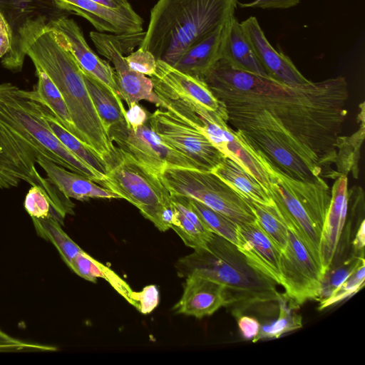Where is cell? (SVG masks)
<instances>
[{
	"label": "cell",
	"instance_id": "1",
	"mask_svg": "<svg viewBox=\"0 0 365 365\" xmlns=\"http://www.w3.org/2000/svg\"><path fill=\"white\" fill-rule=\"evenodd\" d=\"M203 81L223 104L229 126L272 169L309 182L344 175V77L288 85L220 59Z\"/></svg>",
	"mask_w": 365,
	"mask_h": 365
},
{
	"label": "cell",
	"instance_id": "2",
	"mask_svg": "<svg viewBox=\"0 0 365 365\" xmlns=\"http://www.w3.org/2000/svg\"><path fill=\"white\" fill-rule=\"evenodd\" d=\"M45 157L98 183L103 175L73 154L55 135L43 114V104L31 91L11 83H0V188L17 187L21 181L43 190L56 210L65 218L74 204L36 168Z\"/></svg>",
	"mask_w": 365,
	"mask_h": 365
},
{
	"label": "cell",
	"instance_id": "3",
	"mask_svg": "<svg viewBox=\"0 0 365 365\" xmlns=\"http://www.w3.org/2000/svg\"><path fill=\"white\" fill-rule=\"evenodd\" d=\"M26 56L58 89L83 141L103 160L108 158L115 145L89 96L83 71L70 52L56 39L46 20L26 24L19 33L14 49L4 56L1 63L5 68L19 72Z\"/></svg>",
	"mask_w": 365,
	"mask_h": 365
},
{
	"label": "cell",
	"instance_id": "4",
	"mask_svg": "<svg viewBox=\"0 0 365 365\" xmlns=\"http://www.w3.org/2000/svg\"><path fill=\"white\" fill-rule=\"evenodd\" d=\"M175 267L180 277L197 276L223 285L236 317L252 306L279 302L284 297L277 284L251 264L235 245L215 233L205 247L180 258Z\"/></svg>",
	"mask_w": 365,
	"mask_h": 365
},
{
	"label": "cell",
	"instance_id": "5",
	"mask_svg": "<svg viewBox=\"0 0 365 365\" xmlns=\"http://www.w3.org/2000/svg\"><path fill=\"white\" fill-rule=\"evenodd\" d=\"M237 0H158L140 47L173 66L192 45L234 15Z\"/></svg>",
	"mask_w": 365,
	"mask_h": 365
},
{
	"label": "cell",
	"instance_id": "6",
	"mask_svg": "<svg viewBox=\"0 0 365 365\" xmlns=\"http://www.w3.org/2000/svg\"><path fill=\"white\" fill-rule=\"evenodd\" d=\"M104 161L106 173L98 183L135 206L160 231L170 229L174 208L159 177L118 147Z\"/></svg>",
	"mask_w": 365,
	"mask_h": 365
},
{
	"label": "cell",
	"instance_id": "7",
	"mask_svg": "<svg viewBox=\"0 0 365 365\" xmlns=\"http://www.w3.org/2000/svg\"><path fill=\"white\" fill-rule=\"evenodd\" d=\"M158 177L170 195L195 199L237 224L256 221L250 200L236 192L212 171L170 168Z\"/></svg>",
	"mask_w": 365,
	"mask_h": 365
},
{
	"label": "cell",
	"instance_id": "8",
	"mask_svg": "<svg viewBox=\"0 0 365 365\" xmlns=\"http://www.w3.org/2000/svg\"><path fill=\"white\" fill-rule=\"evenodd\" d=\"M186 101L180 118L203 133L225 157L252 175L269 193L272 170L268 164L225 120L198 104Z\"/></svg>",
	"mask_w": 365,
	"mask_h": 365
},
{
	"label": "cell",
	"instance_id": "9",
	"mask_svg": "<svg viewBox=\"0 0 365 365\" xmlns=\"http://www.w3.org/2000/svg\"><path fill=\"white\" fill-rule=\"evenodd\" d=\"M113 143L156 175L170 168L200 170L198 165L167 145L146 123L133 129L127 120L108 130Z\"/></svg>",
	"mask_w": 365,
	"mask_h": 365
},
{
	"label": "cell",
	"instance_id": "10",
	"mask_svg": "<svg viewBox=\"0 0 365 365\" xmlns=\"http://www.w3.org/2000/svg\"><path fill=\"white\" fill-rule=\"evenodd\" d=\"M148 123L167 145L201 170L212 171L225 157L203 133L169 110L158 108L149 115Z\"/></svg>",
	"mask_w": 365,
	"mask_h": 365
},
{
	"label": "cell",
	"instance_id": "11",
	"mask_svg": "<svg viewBox=\"0 0 365 365\" xmlns=\"http://www.w3.org/2000/svg\"><path fill=\"white\" fill-rule=\"evenodd\" d=\"M280 285L294 305L317 300L324 271L297 235L288 228V239L279 260Z\"/></svg>",
	"mask_w": 365,
	"mask_h": 365
},
{
	"label": "cell",
	"instance_id": "12",
	"mask_svg": "<svg viewBox=\"0 0 365 365\" xmlns=\"http://www.w3.org/2000/svg\"><path fill=\"white\" fill-rule=\"evenodd\" d=\"M138 34L115 35L91 31L90 38L97 51L114 66L119 96L128 106L145 100L160 107L161 101L153 91L152 80L133 71L124 56L125 45H130L131 40Z\"/></svg>",
	"mask_w": 365,
	"mask_h": 365
},
{
	"label": "cell",
	"instance_id": "13",
	"mask_svg": "<svg viewBox=\"0 0 365 365\" xmlns=\"http://www.w3.org/2000/svg\"><path fill=\"white\" fill-rule=\"evenodd\" d=\"M150 79L158 98L192 101L227 122L223 104L202 79L184 73L161 60H157L156 70Z\"/></svg>",
	"mask_w": 365,
	"mask_h": 365
},
{
	"label": "cell",
	"instance_id": "14",
	"mask_svg": "<svg viewBox=\"0 0 365 365\" xmlns=\"http://www.w3.org/2000/svg\"><path fill=\"white\" fill-rule=\"evenodd\" d=\"M56 39L73 56L80 68L119 95L113 68L98 57L88 45L81 29L68 16L47 24Z\"/></svg>",
	"mask_w": 365,
	"mask_h": 365
},
{
	"label": "cell",
	"instance_id": "15",
	"mask_svg": "<svg viewBox=\"0 0 365 365\" xmlns=\"http://www.w3.org/2000/svg\"><path fill=\"white\" fill-rule=\"evenodd\" d=\"M56 6L87 19L99 32L115 35L143 31V19L133 10L121 11L103 6L92 0H53Z\"/></svg>",
	"mask_w": 365,
	"mask_h": 365
},
{
	"label": "cell",
	"instance_id": "16",
	"mask_svg": "<svg viewBox=\"0 0 365 365\" xmlns=\"http://www.w3.org/2000/svg\"><path fill=\"white\" fill-rule=\"evenodd\" d=\"M241 26L258 61L269 77L288 85L301 84L309 81L287 56L272 47L255 16L243 21Z\"/></svg>",
	"mask_w": 365,
	"mask_h": 365
},
{
	"label": "cell",
	"instance_id": "17",
	"mask_svg": "<svg viewBox=\"0 0 365 365\" xmlns=\"http://www.w3.org/2000/svg\"><path fill=\"white\" fill-rule=\"evenodd\" d=\"M230 304V296L223 285L208 279L190 276L185 278L182 295L173 310L178 314L202 319Z\"/></svg>",
	"mask_w": 365,
	"mask_h": 365
},
{
	"label": "cell",
	"instance_id": "18",
	"mask_svg": "<svg viewBox=\"0 0 365 365\" xmlns=\"http://www.w3.org/2000/svg\"><path fill=\"white\" fill-rule=\"evenodd\" d=\"M249 262L280 284V251L257 222L237 225L236 245Z\"/></svg>",
	"mask_w": 365,
	"mask_h": 365
},
{
	"label": "cell",
	"instance_id": "19",
	"mask_svg": "<svg viewBox=\"0 0 365 365\" xmlns=\"http://www.w3.org/2000/svg\"><path fill=\"white\" fill-rule=\"evenodd\" d=\"M349 202L346 175L336 178L331 188V201L321 230L319 255L324 272L331 266L345 225Z\"/></svg>",
	"mask_w": 365,
	"mask_h": 365
},
{
	"label": "cell",
	"instance_id": "20",
	"mask_svg": "<svg viewBox=\"0 0 365 365\" xmlns=\"http://www.w3.org/2000/svg\"><path fill=\"white\" fill-rule=\"evenodd\" d=\"M36 163L45 171L47 179L70 199L80 201L91 198L120 199L118 195L98 185L88 178L71 171L45 157L38 158Z\"/></svg>",
	"mask_w": 365,
	"mask_h": 365
},
{
	"label": "cell",
	"instance_id": "21",
	"mask_svg": "<svg viewBox=\"0 0 365 365\" xmlns=\"http://www.w3.org/2000/svg\"><path fill=\"white\" fill-rule=\"evenodd\" d=\"M0 12L12 33L11 48L8 53L14 49L19 33L26 24L37 19H44L48 23L68 14L59 9L53 0H0Z\"/></svg>",
	"mask_w": 365,
	"mask_h": 365
},
{
	"label": "cell",
	"instance_id": "22",
	"mask_svg": "<svg viewBox=\"0 0 365 365\" xmlns=\"http://www.w3.org/2000/svg\"><path fill=\"white\" fill-rule=\"evenodd\" d=\"M220 59L232 66L247 72L269 76L258 61L240 23L234 15L223 26Z\"/></svg>",
	"mask_w": 365,
	"mask_h": 365
},
{
	"label": "cell",
	"instance_id": "23",
	"mask_svg": "<svg viewBox=\"0 0 365 365\" xmlns=\"http://www.w3.org/2000/svg\"><path fill=\"white\" fill-rule=\"evenodd\" d=\"M224 24L189 47L173 67L203 80L207 72L220 59Z\"/></svg>",
	"mask_w": 365,
	"mask_h": 365
},
{
	"label": "cell",
	"instance_id": "24",
	"mask_svg": "<svg viewBox=\"0 0 365 365\" xmlns=\"http://www.w3.org/2000/svg\"><path fill=\"white\" fill-rule=\"evenodd\" d=\"M174 216L170 229L193 250L205 247L212 232L190 205L187 197L170 195Z\"/></svg>",
	"mask_w": 365,
	"mask_h": 365
},
{
	"label": "cell",
	"instance_id": "25",
	"mask_svg": "<svg viewBox=\"0 0 365 365\" xmlns=\"http://www.w3.org/2000/svg\"><path fill=\"white\" fill-rule=\"evenodd\" d=\"M212 172L244 198L264 205L274 203L267 190L231 159L224 157Z\"/></svg>",
	"mask_w": 365,
	"mask_h": 365
},
{
	"label": "cell",
	"instance_id": "26",
	"mask_svg": "<svg viewBox=\"0 0 365 365\" xmlns=\"http://www.w3.org/2000/svg\"><path fill=\"white\" fill-rule=\"evenodd\" d=\"M83 74L89 96L108 133L112 126L126 120L121 98L95 77L83 71Z\"/></svg>",
	"mask_w": 365,
	"mask_h": 365
},
{
	"label": "cell",
	"instance_id": "27",
	"mask_svg": "<svg viewBox=\"0 0 365 365\" xmlns=\"http://www.w3.org/2000/svg\"><path fill=\"white\" fill-rule=\"evenodd\" d=\"M68 267L86 280L96 282L98 277L106 279L116 292L138 309V304L132 298L133 291L128 284L111 269L85 251L79 252Z\"/></svg>",
	"mask_w": 365,
	"mask_h": 365
},
{
	"label": "cell",
	"instance_id": "28",
	"mask_svg": "<svg viewBox=\"0 0 365 365\" xmlns=\"http://www.w3.org/2000/svg\"><path fill=\"white\" fill-rule=\"evenodd\" d=\"M36 75L38 81L35 88L31 91L33 96L45 106L68 132L83 141L57 87L50 78L40 69L36 68Z\"/></svg>",
	"mask_w": 365,
	"mask_h": 365
},
{
	"label": "cell",
	"instance_id": "29",
	"mask_svg": "<svg viewBox=\"0 0 365 365\" xmlns=\"http://www.w3.org/2000/svg\"><path fill=\"white\" fill-rule=\"evenodd\" d=\"M43 114L49 128L67 149L95 171L102 175L106 174L105 161L90 146L68 132L43 105Z\"/></svg>",
	"mask_w": 365,
	"mask_h": 365
},
{
	"label": "cell",
	"instance_id": "30",
	"mask_svg": "<svg viewBox=\"0 0 365 365\" xmlns=\"http://www.w3.org/2000/svg\"><path fill=\"white\" fill-rule=\"evenodd\" d=\"M250 204L257 223L282 252L287 243L288 227L274 202L264 205L250 200Z\"/></svg>",
	"mask_w": 365,
	"mask_h": 365
},
{
	"label": "cell",
	"instance_id": "31",
	"mask_svg": "<svg viewBox=\"0 0 365 365\" xmlns=\"http://www.w3.org/2000/svg\"><path fill=\"white\" fill-rule=\"evenodd\" d=\"M38 235L50 241L68 266L83 250L61 228V224L53 217L31 218Z\"/></svg>",
	"mask_w": 365,
	"mask_h": 365
},
{
	"label": "cell",
	"instance_id": "32",
	"mask_svg": "<svg viewBox=\"0 0 365 365\" xmlns=\"http://www.w3.org/2000/svg\"><path fill=\"white\" fill-rule=\"evenodd\" d=\"M287 302L288 299L285 296L279 301V312L277 318L271 322L260 324L259 333L253 342L264 339H277L302 327V317L293 311L297 306L291 302L288 305Z\"/></svg>",
	"mask_w": 365,
	"mask_h": 365
},
{
	"label": "cell",
	"instance_id": "33",
	"mask_svg": "<svg viewBox=\"0 0 365 365\" xmlns=\"http://www.w3.org/2000/svg\"><path fill=\"white\" fill-rule=\"evenodd\" d=\"M187 200L192 209L212 232L237 245L238 224L195 199L187 197Z\"/></svg>",
	"mask_w": 365,
	"mask_h": 365
},
{
	"label": "cell",
	"instance_id": "34",
	"mask_svg": "<svg viewBox=\"0 0 365 365\" xmlns=\"http://www.w3.org/2000/svg\"><path fill=\"white\" fill-rule=\"evenodd\" d=\"M364 261H365L364 254L355 253L334 268L330 267L324 274L317 301L320 302L329 297L333 292Z\"/></svg>",
	"mask_w": 365,
	"mask_h": 365
},
{
	"label": "cell",
	"instance_id": "35",
	"mask_svg": "<svg viewBox=\"0 0 365 365\" xmlns=\"http://www.w3.org/2000/svg\"><path fill=\"white\" fill-rule=\"evenodd\" d=\"M24 208L31 218L53 217L63 224L64 218L56 210L41 188L31 186L24 200Z\"/></svg>",
	"mask_w": 365,
	"mask_h": 365
},
{
	"label": "cell",
	"instance_id": "36",
	"mask_svg": "<svg viewBox=\"0 0 365 365\" xmlns=\"http://www.w3.org/2000/svg\"><path fill=\"white\" fill-rule=\"evenodd\" d=\"M365 261L362 262L327 299L320 302L319 309L340 302L359 291L364 284Z\"/></svg>",
	"mask_w": 365,
	"mask_h": 365
},
{
	"label": "cell",
	"instance_id": "37",
	"mask_svg": "<svg viewBox=\"0 0 365 365\" xmlns=\"http://www.w3.org/2000/svg\"><path fill=\"white\" fill-rule=\"evenodd\" d=\"M56 350V346L28 342L15 338L0 329V352L53 351Z\"/></svg>",
	"mask_w": 365,
	"mask_h": 365
},
{
	"label": "cell",
	"instance_id": "38",
	"mask_svg": "<svg viewBox=\"0 0 365 365\" xmlns=\"http://www.w3.org/2000/svg\"><path fill=\"white\" fill-rule=\"evenodd\" d=\"M125 58L129 67L137 73L151 77L155 72L157 60L148 50L140 47Z\"/></svg>",
	"mask_w": 365,
	"mask_h": 365
},
{
	"label": "cell",
	"instance_id": "39",
	"mask_svg": "<svg viewBox=\"0 0 365 365\" xmlns=\"http://www.w3.org/2000/svg\"><path fill=\"white\" fill-rule=\"evenodd\" d=\"M133 299L138 304V309L143 314L152 312L159 304V291L154 284L145 287L140 292H133Z\"/></svg>",
	"mask_w": 365,
	"mask_h": 365
},
{
	"label": "cell",
	"instance_id": "40",
	"mask_svg": "<svg viewBox=\"0 0 365 365\" xmlns=\"http://www.w3.org/2000/svg\"><path fill=\"white\" fill-rule=\"evenodd\" d=\"M237 322L242 336L245 339L253 341L259 331V321L253 317L240 314L237 317Z\"/></svg>",
	"mask_w": 365,
	"mask_h": 365
},
{
	"label": "cell",
	"instance_id": "41",
	"mask_svg": "<svg viewBox=\"0 0 365 365\" xmlns=\"http://www.w3.org/2000/svg\"><path fill=\"white\" fill-rule=\"evenodd\" d=\"M149 115L138 103H135L125 111V119L133 129H136L148 123Z\"/></svg>",
	"mask_w": 365,
	"mask_h": 365
},
{
	"label": "cell",
	"instance_id": "42",
	"mask_svg": "<svg viewBox=\"0 0 365 365\" xmlns=\"http://www.w3.org/2000/svg\"><path fill=\"white\" fill-rule=\"evenodd\" d=\"M300 0H254L249 3H240L242 8L287 9L296 6Z\"/></svg>",
	"mask_w": 365,
	"mask_h": 365
},
{
	"label": "cell",
	"instance_id": "43",
	"mask_svg": "<svg viewBox=\"0 0 365 365\" xmlns=\"http://www.w3.org/2000/svg\"><path fill=\"white\" fill-rule=\"evenodd\" d=\"M12 33L9 24L0 12V58H3L11 48Z\"/></svg>",
	"mask_w": 365,
	"mask_h": 365
},
{
	"label": "cell",
	"instance_id": "44",
	"mask_svg": "<svg viewBox=\"0 0 365 365\" xmlns=\"http://www.w3.org/2000/svg\"><path fill=\"white\" fill-rule=\"evenodd\" d=\"M108 9L121 11H132V8L128 0H92Z\"/></svg>",
	"mask_w": 365,
	"mask_h": 365
},
{
	"label": "cell",
	"instance_id": "45",
	"mask_svg": "<svg viewBox=\"0 0 365 365\" xmlns=\"http://www.w3.org/2000/svg\"><path fill=\"white\" fill-rule=\"evenodd\" d=\"M364 220H362L353 241V247L356 254H364L365 246Z\"/></svg>",
	"mask_w": 365,
	"mask_h": 365
}]
</instances>
